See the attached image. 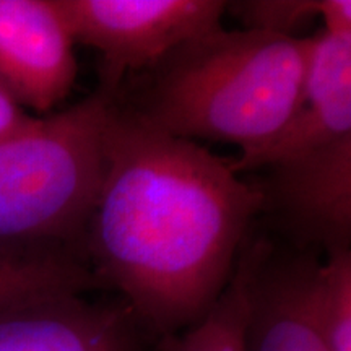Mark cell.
Segmentation results:
<instances>
[{"mask_svg":"<svg viewBox=\"0 0 351 351\" xmlns=\"http://www.w3.org/2000/svg\"><path fill=\"white\" fill-rule=\"evenodd\" d=\"M257 186L269 208L302 251L327 254L351 244V135L275 161Z\"/></svg>","mask_w":351,"mask_h":351,"instance_id":"cell-5","label":"cell"},{"mask_svg":"<svg viewBox=\"0 0 351 351\" xmlns=\"http://www.w3.org/2000/svg\"><path fill=\"white\" fill-rule=\"evenodd\" d=\"M34 121L0 86V140L23 130Z\"/></svg>","mask_w":351,"mask_h":351,"instance_id":"cell-15","label":"cell"},{"mask_svg":"<svg viewBox=\"0 0 351 351\" xmlns=\"http://www.w3.org/2000/svg\"><path fill=\"white\" fill-rule=\"evenodd\" d=\"M313 38L218 28L122 83L112 99L173 137L262 150L301 106Z\"/></svg>","mask_w":351,"mask_h":351,"instance_id":"cell-2","label":"cell"},{"mask_svg":"<svg viewBox=\"0 0 351 351\" xmlns=\"http://www.w3.org/2000/svg\"><path fill=\"white\" fill-rule=\"evenodd\" d=\"M104 288L85 251L64 243H0V313L43 298Z\"/></svg>","mask_w":351,"mask_h":351,"instance_id":"cell-10","label":"cell"},{"mask_svg":"<svg viewBox=\"0 0 351 351\" xmlns=\"http://www.w3.org/2000/svg\"><path fill=\"white\" fill-rule=\"evenodd\" d=\"M320 20L324 29L333 36L351 34V2L350 0H322L320 3Z\"/></svg>","mask_w":351,"mask_h":351,"instance_id":"cell-14","label":"cell"},{"mask_svg":"<svg viewBox=\"0 0 351 351\" xmlns=\"http://www.w3.org/2000/svg\"><path fill=\"white\" fill-rule=\"evenodd\" d=\"M254 243L243 245L232 276L212 309L182 332L161 339V351H247L249 276Z\"/></svg>","mask_w":351,"mask_h":351,"instance_id":"cell-11","label":"cell"},{"mask_svg":"<svg viewBox=\"0 0 351 351\" xmlns=\"http://www.w3.org/2000/svg\"><path fill=\"white\" fill-rule=\"evenodd\" d=\"M315 317L330 351H351V249L328 252L313 283Z\"/></svg>","mask_w":351,"mask_h":351,"instance_id":"cell-12","label":"cell"},{"mask_svg":"<svg viewBox=\"0 0 351 351\" xmlns=\"http://www.w3.org/2000/svg\"><path fill=\"white\" fill-rule=\"evenodd\" d=\"M108 103L96 91L0 140V243L83 249L103 178Z\"/></svg>","mask_w":351,"mask_h":351,"instance_id":"cell-3","label":"cell"},{"mask_svg":"<svg viewBox=\"0 0 351 351\" xmlns=\"http://www.w3.org/2000/svg\"><path fill=\"white\" fill-rule=\"evenodd\" d=\"M317 263L309 251L278 252L267 241L254 243L247 351H330L314 311Z\"/></svg>","mask_w":351,"mask_h":351,"instance_id":"cell-7","label":"cell"},{"mask_svg":"<svg viewBox=\"0 0 351 351\" xmlns=\"http://www.w3.org/2000/svg\"><path fill=\"white\" fill-rule=\"evenodd\" d=\"M351 135V34L313 36L301 106L262 150L230 161L236 174Z\"/></svg>","mask_w":351,"mask_h":351,"instance_id":"cell-9","label":"cell"},{"mask_svg":"<svg viewBox=\"0 0 351 351\" xmlns=\"http://www.w3.org/2000/svg\"><path fill=\"white\" fill-rule=\"evenodd\" d=\"M75 44L99 52V93L111 98L182 43L221 28L223 0H56Z\"/></svg>","mask_w":351,"mask_h":351,"instance_id":"cell-4","label":"cell"},{"mask_svg":"<svg viewBox=\"0 0 351 351\" xmlns=\"http://www.w3.org/2000/svg\"><path fill=\"white\" fill-rule=\"evenodd\" d=\"M73 46L56 0H0V86L20 108L62 103L77 78Z\"/></svg>","mask_w":351,"mask_h":351,"instance_id":"cell-6","label":"cell"},{"mask_svg":"<svg viewBox=\"0 0 351 351\" xmlns=\"http://www.w3.org/2000/svg\"><path fill=\"white\" fill-rule=\"evenodd\" d=\"M262 202L230 161L109 98L83 251L103 287L121 291L145 330L163 339L221 296Z\"/></svg>","mask_w":351,"mask_h":351,"instance_id":"cell-1","label":"cell"},{"mask_svg":"<svg viewBox=\"0 0 351 351\" xmlns=\"http://www.w3.org/2000/svg\"><path fill=\"white\" fill-rule=\"evenodd\" d=\"M322 0H247L226 2V12L245 25V29L288 38L298 36L314 20H320Z\"/></svg>","mask_w":351,"mask_h":351,"instance_id":"cell-13","label":"cell"},{"mask_svg":"<svg viewBox=\"0 0 351 351\" xmlns=\"http://www.w3.org/2000/svg\"><path fill=\"white\" fill-rule=\"evenodd\" d=\"M142 324L122 302L57 295L0 313V351H142Z\"/></svg>","mask_w":351,"mask_h":351,"instance_id":"cell-8","label":"cell"}]
</instances>
